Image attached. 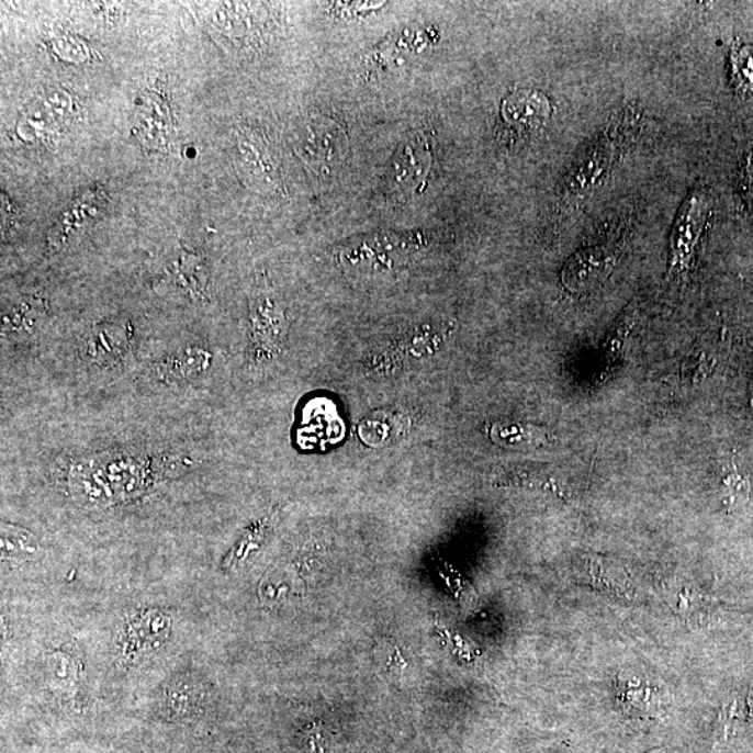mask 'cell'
Returning a JSON list of instances; mask_svg holds the SVG:
<instances>
[{
  "instance_id": "6da1fadb",
  "label": "cell",
  "mask_w": 753,
  "mask_h": 753,
  "mask_svg": "<svg viewBox=\"0 0 753 753\" xmlns=\"http://www.w3.org/2000/svg\"><path fill=\"white\" fill-rule=\"evenodd\" d=\"M642 115L638 108L628 105L617 111L607 126L577 156L576 161L562 179L559 190V207L566 214L580 207L600 188L641 128Z\"/></svg>"
},
{
  "instance_id": "7a4b0ae2",
  "label": "cell",
  "mask_w": 753,
  "mask_h": 753,
  "mask_svg": "<svg viewBox=\"0 0 753 753\" xmlns=\"http://www.w3.org/2000/svg\"><path fill=\"white\" fill-rule=\"evenodd\" d=\"M713 214L709 193L701 188L690 190L681 204L670 235V276L681 278L690 271L696 249L709 229Z\"/></svg>"
},
{
  "instance_id": "3957f363",
  "label": "cell",
  "mask_w": 753,
  "mask_h": 753,
  "mask_svg": "<svg viewBox=\"0 0 753 753\" xmlns=\"http://www.w3.org/2000/svg\"><path fill=\"white\" fill-rule=\"evenodd\" d=\"M237 165L244 178L260 192H272L281 182L278 161L266 138L250 127L236 132Z\"/></svg>"
},
{
  "instance_id": "277c9868",
  "label": "cell",
  "mask_w": 753,
  "mask_h": 753,
  "mask_svg": "<svg viewBox=\"0 0 753 753\" xmlns=\"http://www.w3.org/2000/svg\"><path fill=\"white\" fill-rule=\"evenodd\" d=\"M623 240H607L577 250L562 271V282L571 292H584L605 281L620 256Z\"/></svg>"
},
{
  "instance_id": "5b68a950",
  "label": "cell",
  "mask_w": 753,
  "mask_h": 753,
  "mask_svg": "<svg viewBox=\"0 0 753 753\" xmlns=\"http://www.w3.org/2000/svg\"><path fill=\"white\" fill-rule=\"evenodd\" d=\"M134 131L143 146L156 151L172 143L177 125L169 98L162 91L149 89L138 94Z\"/></svg>"
},
{
  "instance_id": "8992f818",
  "label": "cell",
  "mask_w": 753,
  "mask_h": 753,
  "mask_svg": "<svg viewBox=\"0 0 753 753\" xmlns=\"http://www.w3.org/2000/svg\"><path fill=\"white\" fill-rule=\"evenodd\" d=\"M499 115L509 133L518 137L532 136L550 121L553 105L544 92L519 89L504 98Z\"/></svg>"
},
{
  "instance_id": "52a82bcc",
  "label": "cell",
  "mask_w": 753,
  "mask_h": 753,
  "mask_svg": "<svg viewBox=\"0 0 753 753\" xmlns=\"http://www.w3.org/2000/svg\"><path fill=\"white\" fill-rule=\"evenodd\" d=\"M431 168V151L426 138L417 136L406 142L392 159L386 179L398 193L419 192Z\"/></svg>"
},
{
  "instance_id": "ba28073f",
  "label": "cell",
  "mask_w": 753,
  "mask_h": 753,
  "mask_svg": "<svg viewBox=\"0 0 753 753\" xmlns=\"http://www.w3.org/2000/svg\"><path fill=\"white\" fill-rule=\"evenodd\" d=\"M106 204V194L100 188L87 189L71 201L70 205L49 232L48 244L50 249L58 250L69 245L77 235L87 228L102 213Z\"/></svg>"
},
{
  "instance_id": "9c48e42d",
  "label": "cell",
  "mask_w": 753,
  "mask_h": 753,
  "mask_svg": "<svg viewBox=\"0 0 753 753\" xmlns=\"http://www.w3.org/2000/svg\"><path fill=\"white\" fill-rule=\"evenodd\" d=\"M307 128L301 151L304 161L329 170L344 161L348 151V138L337 123L319 117L314 119Z\"/></svg>"
},
{
  "instance_id": "30bf717a",
  "label": "cell",
  "mask_w": 753,
  "mask_h": 753,
  "mask_svg": "<svg viewBox=\"0 0 753 753\" xmlns=\"http://www.w3.org/2000/svg\"><path fill=\"white\" fill-rule=\"evenodd\" d=\"M169 632L170 618L167 614L159 610L138 614L127 626L122 647L123 659L127 662H138L149 656L162 647Z\"/></svg>"
},
{
  "instance_id": "8fae6325",
  "label": "cell",
  "mask_w": 753,
  "mask_h": 753,
  "mask_svg": "<svg viewBox=\"0 0 753 753\" xmlns=\"http://www.w3.org/2000/svg\"><path fill=\"white\" fill-rule=\"evenodd\" d=\"M211 363H213V355L207 349L199 347L180 349L158 364V379L165 384L186 383L207 373Z\"/></svg>"
},
{
  "instance_id": "7c38bea8",
  "label": "cell",
  "mask_w": 753,
  "mask_h": 753,
  "mask_svg": "<svg viewBox=\"0 0 753 753\" xmlns=\"http://www.w3.org/2000/svg\"><path fill=\"white\" fill-rule=\"evenodd\" d=\"M131 342L128 328L123 325H105L98 328L87 339L86 356L97 364H105L116 360L126 352Z\"/></svg>"
},
{
  "instance_id": "4fadbf2b",
  "label": "cell",
  "mask_w": 753,
  "mask_h": 753,
  "mask_svg": "<svg viewBox=\"0 0 753 753\" xmlns=\"http://www.w3.org/2000/svg\"><path fill=\"white\" fill-rule=\"evenodd\" d=\"M41 110L48 115L60 128L75 123L79 116V105L74 94L65 89H49L34 100Z\"/></svg>"
},
{
  "instance_id": "5bb4252c",
  "label": "cell",
  "mask_w": 753,
  "mask_h": 753,
  "mask_svg": "<svg viewBox=\"0 0 753 753\" xmlns=\"http://www.w3.org/2000/svg\"><path fill=\"white\" fill-rule=\"evenodd\" d=\"M730 81L737 94L753 97V45L735 41L730 50Z\"/></svg>"
},
{
  "instance_id": "9a60e30c",
  "label": "cell",
  "mask_w": 753,
  "mask_h": 753,
  "mask_svg": "<svg viewBox=\"0 0 753 753\" xmlns=\"http://www.w3.org/2000/svg\"><path fill=\"white\" fill-rule=\"evenodd\" d=\"M38 550V541L29 530L10 524L2 525L3 560L12 562V564H22V562L33 559Z\"/></svg>"
},
{
  "instance_id": "2e32d148",
  "label": "cell",
  "mask_w": 753,
  "mask_h": 753,
  "mask_svg": "<svg viewBox=\"0 0 753 753\" xmlns=\"http://www.w3.org/2000/svg\"><path fill=\"white\" fill-rule=\"evenodd\" d=\"M46 673L53 688L67 690L74 687L77 677L75 660L69 654L56 652L46 660Z\"/></svg>"
},
{
  "instance_id": "e0dca14e",
  "label": "cell",
  "mask_w": 753,
  "mask_h": 753,
  "mask_svg": "<svg viewBox=\"0 0 753 753\" xmlns=\"http://www.w3.org/2000/svg\"><path fill=\"white\" fill-rule=\"evenodd\" d=\"M203 699V690L193 681H180L169 689V708L179 715H189L198 710Z\"/></svg>"
},
{
  "instance_id": "ac0fdd59",
  "label": "cell",
  "mask_w": 753,
  "mask_h": 753,
  "mask_svg": "<svg viewBox=\"0 0 753 753\" xmlns=\"http://www.w3.org/2000/svg\"><path fill=\"white\" fill-rule=\"evenodd\" d=\"M641 318V307H639L638 302L633 301L626 311L622 312L621 316L617 318L616 324L611 328V333L608 334L606 352L616 355L617 350L622 347V340H626L631 334L633 327Z\"/></svg>"
},
{
  "instance_id": "d6986e66",
  "label": "cell",
  "mask_w": 753,
  "mask_h": 753,
  "mask_svg": "<svg viewBox=\"0 0 753 753\" xmlns=\"http://www.w3.org/2000/svg\"><path fill=\"white\" fill-rule=\"evenodd\" d=\"M746 717V700L742 699L741 696H732L731 699L727 700L719 719L721 739L729 740L730 737L735 735Z\"/></svg>"
},
{
  "instance_id": "ffe728a7",
  "label": "cell",
  "mask_w": 753,
  "mask_h": 753,
  "mask_svg": "<svg viewBox=\"0 0 753 753\" xmlns=\"http://www.w3.org/2000/svg\"><path fill=\"white\" fill-rule=\"evenodd\" d=\"M748 494H750V483L741 479L737 472H732L723 479L721 497H723L724 504L737 507V505L746 502Z\"/></svg>"
},
{
  "instance_id": "44dd1931",
  "label": "cell",
  "mask_w": 753,
  "mask_h": 753,
  "mask_svg": "<svg viewBox=\"0 0 753 753\" xmlns=\"http://www.w3.org/2000/svg\"><path fill=\"white\" fill-rule=\"evenodd\" d=\"M739 180L742 199L753 213V149L742 159Z\"/></svg>"
}]
</instances>
